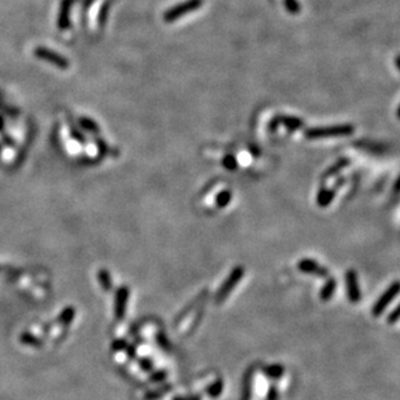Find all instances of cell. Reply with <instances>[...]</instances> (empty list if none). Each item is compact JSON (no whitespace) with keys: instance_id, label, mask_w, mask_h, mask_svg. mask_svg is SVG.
Instances as JSON below:
<instances>
[{"instance_id":"cell-1","label":"cell","mask_w":400,"mask_h":400,"mask_svg":"<svg viewBox=\"0 0 400 400\" xmlns=\"http://www.w3.org/2000/svg\"><path fill=\"white\" fill-rule=\"evenodd\" d=\"M355 132V126L351 123H339V125L330 126H318L306 130L304 135L307 139H323L330 137H343V135H351Z\"/></svg>"},{"instance_id":"cell-2","label":"cell","mask_w":400,"mask_h":400,"mask_svg":"<svg viewBox=\"0 0 400 400\" xmlns=\"http://www.w3.org/2000/svg\"><path fill=\"white\" fill-rule=\"evenodd\" d=\"M400 294V281H395L391 285L387 287V290L383 291V294L378 297V300L374 303L373 308H371V314L374 317H380L381 314L385 312V309L390 306L392 300Z\"/></svg>"},{"instance_id":"cell-3","label":"cell","mask_w":400,"mask_h":400,"mask_svg":"<svg viewBox=\"0 0 400 400\" xmlns=\"http://www.w3.org/2000/svg\"><path fill=\"white\" fill-rule=\"evenodd\" d=\"M346 287H347V296L351 303H357L361 299L360 286H359V278L357 273L354 269H349L346 273Z\"/></svg>"},{"instance_id":"cell-4","label":"cell","mask_w":400,"mask_h":400,"mask_svg":"<svg viewBox=\"0 0 400 400\" xmlns=\"http://www.w3.org/2000/svg\"><path fill=\"white\" fill-rule=\"evenodd\" d=\"M297 268L300 271L307 273V274H313L317 277H328L329 276V269L325 266H320V264L316 260L312 259H302L297 263Z\"/></svg>"},{"instance_id":"cell-5","label":"cell","mask_w":400,"mask_h":400,"mask_svg":"<svg viewBox=\"0 0 400 400\" xmlns=\"http://www.w3.org/2000/svg\"><path fill=\"white\" fill-rule=\"evenodd\" d=\"M197 6H200V0H192V2H189L187 4L176 7V8H173L168 14H166V20H174V18L182 16V14L185 13L187 9H189V11H191V9L196 8Z\"/></svg>"},{"instance_id":"cell-6","label":"cell","mask_w":400,"mask_h":400,"mask_svg":"<svg viewBox=\"0 0 400 400\" xmlns=\"http://www.w3.org/2000/svg\"><path fill=\"white\" fill-rule=\"evenodd\" d=\"M335 197V190L334 189H326V187H321L318 190L317 194V206L321 208L330 206L332 202Z\"/></svg>"},{"instance_id":"cell-7","label":"cell","mask_w":400,"mask_h":400,"mask_svg":"<svg viewBox=\"0 0 400 400\" xmlns=\"http://www.w3.org/2000/svg\"><path fill=\"white\" fill-rule=\"evenodd\" d=\"M335 289H337V281H335L334 278H329L325 285L321 287L320 299L323 300V302L330 300L333 297V295H334Z\"/></svg>"},{"instance_id":"cell-8","label":"cell","mask_w":400,"mask_h":400,"mask_svg":"<svg viewBox=\"0 0 400 400\" xmlns=\"http://www.w3.org/2000/svg\"><path fill=\"white\" fill-rule=\"evenodd\" d=\"M349 164H351V160H349L348 157H340L339 160L335 161L334 165H332L330 168L326 170V173L323 174V177L325 178H329V177H333V176L338 174L342 169H344L346 166H348Z\"/></svg>"},{"instance_id":"cell-9","label":"cell","mask_w":400,"mask_h":400,"mask_svg":"<svg viewBox=\"0 0 400 400\" xmlns=\"http://www.w3.org/2000/svg\"><path fill=\"white\" fill-rule=\"evenodd\" d=\"M37 54H38V56L43 57V59H46V60L54 61V63H56L57 65L61 66V68H66V64L68 63H66L65 59H61V57L57 56L56 54H52V52L47 51V49H43V48L38 49Z\"/></svg>"},{"instance_id":"cell-10","label":"cell","mask_w":400,"mask_h":400,"mask_svg":"<svg viewBox=\"0 0 400 400\" xmlns=\"http://www.w3.org/2000/svg\"><path fill=\"white\" fill-rule=\"evenodd\" d=\"M281 121H282L283 125H285L286 128H287V130H290V132L299 130V129L303 126V121L297 117H289V116H285V117L281 118Z\"/></svg>"},{"instance_id":"cell-11","label":"cell","mask_w":400,"mask_h":400,"mask_svg":"<svg viewBox=\"0 0 400 400\" xmlns=\"http://www.w3.org/2000/svg\"><path fill=\"white\" fill-rule=\"evenodd\" d=\"M399 320H400V303L397 304L394 309H392L391 313H390L389 316H387V318H386V321H387L390 325H391V323L397 322Z\"/></svg>"},{"instance_id":"cell-12","label":"cell","mask_w":400,"mask_h":400,"mask_svg":"<svg viewBox=\"0 0 400 400\" xmlns=\"http://www.w3.org/2000/svg\"><path fill=\"white\" fill-rule=\"evenodd\" d=\"M392 190H394L395 194H399V192H400V174H399V177L396 178V181H395L394 187H392Z\"/></svg>"},{"instance_id":"cell-13","label":"cell","mask_w":400,"mask_h":400,"mask_svg":"<svg viewBox=\"0 0 400 400\" xmlns=\"http://www.w3.org/2000/svg\"><path fill=\"white\" fill-rule=\"evenodd\" d=\"M395 64H396L397 69H399V70H400V56H397L396 59H395Z\"/></svg>"},{"instance_id":"cell-14","label":"cell","mask_w":400,"mask_h":400,"mask_svg":"<svg viewBox=\"0 0 400 400\" xmlns=\"http://www.w3.org/2000/svg\"><path fill=\"white\" fill-rule=\"evenodd\" d=\"M396 116H397V118H399V120H400V106H399V108H397V111H396Z\"/></svg>"}]
</instances>
